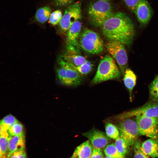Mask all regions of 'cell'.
Listing matches in <instances>:
<instances>
[{
    "label": "cell",
    "instance_id": "36",
    "mask_svg": "<svg viewBox=\"0 0 158 158\" xmlns=\"http://www.w3.org/2000/svg\"><path fill=\"white\" fill-rule=\"evenodd\" d=\"M1 128L0 127V137L1 136Z\"/></svg>",
    "mask_w": 158,
    "mask_h": 158
},
{
    "label": "cell",
    "instance_id": "20",
    "mask_svg": "<svg viewBox=\"0 0 158 158\" xmlns=\"http://www.w3.org/2000/svg\"><path fill=\"white\" fill-rule=\"evenodd\" d=\"M51 9L47 6H44L38 9L35 13V20L41 23H44L49 19Z\"/></svg>",
    "mask_w": 158,
    "mask_h": 158
},
{
    "label": "cell",
    "instance_id": "33",
    "mask_svg": "<svg viewBox=\"0 0 158 158\" xmlns=\"http://www.w3.org/2000/svg\"><path fill=\"white\" fill-rule=\"evenodd\" d=\"M73 0H53L56 6L59 7L65 6L70 4Z\"/></svg>",
    "mask_w": 158,
    "mask_h": 158
},
{
    "label": "cell",
    "instance_id": "12",
    "mask_svg": "<svg viewBox=\"0 0 158 158\" xmlns=\"http://www.w3.org/2000/svg\"><path fill=\"white\" fill-rule=\"evenodd\" d=\"M83 135L89 139L94 148L102 149L110 141V138L105 133L95 128L83 133Z\"/></svg>",
    "mask_w": 158,
    "mask_h": 158
},
{
    "label": "cell",
    "instance_id": "34",
    "mask_svg": "<svg viewBox=\"0 0 158 158\" xmlns=\"http://www.w3.org/2000/svg\"><path fill=\"white\" fill-rule=\"evenodd\" d=\"M90 158H104L102 149L94 148Z\"/></svg>",
    "mask_w": 158,
    "mask_h": 158
},
{
    "label": "cell",
    "instance_id": "32",
    "mask_svg": "<svg viewBox=\"0 0 158 158\" xmlns=\"http://www.w3.org/2000/svg\"><path fill=\"white\" fill-rule=\"evenodd\" d=\"M127 7L133 12L140 0H122Z\"/></svg>",
    "mask_w": 158,
    "mask_h": 158
},
{
    "label": "cell",
    "instance_id": "14",
    "mask_svg": "<svg viewBox=\"0 0 158 158\" xmlns=\"http://www.w3.org/2000/svg\"><path fill=\"white\" fill-rule=\"evenodd\" d=\"M141 148L148 156L158 157V139L150 138L145 140L141 144Z\"/></svg>",
    "mask_w": 158,
    "mask_h": 158
},
{
    "label": "cell",
    "instance_id": "1",
    "mask_svg": "<svg viewBox=\"0 0 158 158\" xmlns=\"http://www.w3.org/2000/svg\"><path fill=\"white\" fill-rule=\"evenodd\" d=\"M101 27L103 35L109 41H116L124 45H130L135 36L132 20L123 12L114 13Z\"/></svg>",
    "mask_w": 158,
    "mask_h": 158
},
{
    "label": "cell",
    "instance_id": "31",
    "mask_svg": "<svg viewBox=\"0 0 158 158\" xmlns=\"http://www.w3.org/2000/svg\"><path fill=\"white\" fill-rule=\"evenodd\" d=\"M56 72L58 77L63 85L64 84L66 79V70L63 67L60 66V67L57 69Z\"/></svg>",
    "mask_w": 158,
    "mask_h": 158
},
{
    "label": "cell",
    "instance_id": "19",
    "mask_svg": "<svg viewBox=\"0 0 158 158\" xmlns=\"http://www.w3.org/2000/svg\"><path fill=\"white\" fill-rule=\"evenodd\" d=\"M11 137L6 131L1 130L0 137V152L2 158H6L9 142Z\"/></svg>",
    "mask_w": 158,
    "mask_h": 158
},
{
    "label": "cell",
    "instance_id": "38",
    "mask_svg": "<svg viewBox=\"0 0 158 158\" xmlns=\"http://www.w3.org/2000/svg\"><path fill=\"white\" fill-rule=\"evenodd\" d=\"M123 158V157H116V158Z\"/></svg>",
    "mask_w": 158,
    "mask_h": 158
},
{
    "label": "cell",
    "instance_id": "8",
    "mask_svg": "<svg viewBox=\"0 0 158 158\" xmlns=\"http://www.w3.org/2000/svg\"><path fill=\"white\" fill-rule=\"evenodd\" d=\"M81 15L80 3L76 2L68 6L65 10L59 24L61 32L66 33L73 23L81 18Z\"/></svg>",
    "mask_w": 158,
    "mask_h": 158
},
{
    "label": "cell",
    "instance_id": "29",
    "mask_svg": "<svg viewBox=\"0 0 158 158\" xmlns=\"http://www.w3.org/2000/svg\"><path fill=\"white\" fill-rule=\"evenodd\" d=\"M134 156L133 158H149L141 148V144L139 141H137L134 144Z\"/></svg>",
    "mask_w": 158,
    "mask_h": 158
},
{
    "label": "cell",
    "instance_id": "22",
    "mask_svg": "<svg viewBox=\"0 0 158 158\" xmlns=\"http://www.w3.org/2000/svg\"><path fill=\"white\" fill-rule=\"evenodd\" d=\"M18 121L14 116L9 114L0 120V127L1 130L8 131L14 124Z\"/></svg>",
    "mask_w": 158,
    "mask_h": 158
},
{
    "label": "cell",
    "instance_id": "37",
    "mask_svg": "<svg viewBox=\"0 0 158 158\" xmlns=\"http://www.w3.org/2000/svg\"><path fill=\"white\" fill-rule=\"evenodd\" d=\"M0 158H2V156L1 154V153L0 152Z\"/></svg>",
    "mask_w": 158,
    "mask_h": 158
},
{
    "label": "cell",
    "instance_id": "25",
    "mask_svg": "<svg viewBox=\"0 0 158 158\" xmlns=\"http://www.w3.org/2000/svg\"><path fill=\"white\" fill-rule=\"evenodd\" d=\"M7 132L11 137L24 134L23 126L19 121L14 124Z\"/></svg>",
    "mask_w": 158,
    "mask_h": 158
},
{
    "label": "cell",
    "instance_id": "3",
    "mask_svg": "<svg viewBox=\"0 0 158 158\" xmlns=\"http://www.w3.org/2000/svg\"><path fill=\"white\" fill-rule=\"evenodd\" d=\"M78 43L81 49L91 54L100 53L103 49V41L98 34L87 28L80 34Z\"/></svg>",
    "mask_w": 158,
    "mask_h": 158
},
{
    "label": "cell",
    "instance_id": "35",
    "mask_svg": "<svg viewBox=\"0 0 158 158\" xmlns=\"http://www.w3.org/2000/svg\"><path fill=\"white\" fill-rule=\"evenodd\" d=\"M104 158H115L112 157L110 156H107Z\"/></svg>",
    "mask_w": 158,
    "mask_h": 158
},
{
    "label": "cell",
    "instance_id": "9",
    "mask_svg": "<svg viewBox=\"0 0 158 158\" xmlns=\"http://www.w3.org/2000/svg\"><path fill=\"white\" fill-rule=\"evenodd\" d=\"M139 116L150 117H158V102H149L137 109L119 114L117 117L122 119Z\"/></svg>",
    "mask_w": 158,
    "mask_h": 158
},
{
    "label": "cell",
    "instance_id": "5",
    "mask_svg": "<svg viewBox=\"0 0 158 158\" xmlns=\"http://www.w3.org/2000/svg\"><path fill=\"white\" fill-rule=\"evenodd\" d=\"M121 119L118 127L120 137L125 140L128 147L133 145L140 135L137 122L130 118Z\"/></svg>",
    "mask_w": 158,
    "mask_h": 158
},
{
    "label": "cell",
    "instance_id": "26",
    "mask_svg": "<svg viewBox=\"0 0 158 158\" xmlns=\"http://www.w3.org/2000/svg\"><path fill=\"white\" fill-rule=\"evenodd\" d=\"M61 11L57 10L51 13L49 18V22L53 25L59 24L62 17Z\"/></svg>",
    "mask_w": 158,
    "mask_h": 158
},
{
    "label": "cell",
    "instance_id": "23",
    "mask_svg": "<svg viewBox=\"0 0 158 158\" xmlns=\"http://www.w3.org/2000/svg\"><path fill=\"white\" fill-rule=\"evenodd\" d=\"M106 134L109 138L116 139L119 137L120 133L118 128L114 125L106 123L105 125Z\"/></svg>",
    "mask_w": 158,
    "mask_h": 158
},
{
    "label": "cell",
    "instance_id": "28",
    "mask_svg": "<svg viewBox=\"0 0 158 158\" xmlns=\"http://www.w3.org/2000/svg\"><path fill=\"white\" fill-rule=\"evenodd\" d=\"M75 67L81 75H85L90 73L91 71L92 65L90 61L87 60L80 66Z\"/></svg>",
    "mask_w": 158,
    "mask_h": 158
},
{
    "label": "cell",
    "instance_id": "2",
    "mask_svg": "<svg viewBox=\"0 0 158 158\" xmlns=\"http://www.w3.org/2000/svg\"><path fill=\"white\" fill-rule=\"evenodd\" d=\"M119 68L112 57L107 55H105L100 60L91 83L96 84L109 80L119 78L122 73Z\"/></svg>",
    "mask_w": 158,
    "mask_h": 158
},
{
    "label": "cell",
    "instance_id": "7",
    "mask_svg": "<svg viewBox=\"0 0 158 158\" xmlns=\"http://www.w3.org/2000/svg\"><path fill=\"white\" fill-rule=\"evenodd\" d=\"M140 135L158 139V117H135Z\"/></svg>",
    "mask_w": 158,
    "mask_h": 158
},
{
    "label": "cell",
    "instance_id": "6",
    "mask_svg": "<svg viewBox=\"0 0 158 158\" xmlns=\"http://www.w3.org/2000/svg\"><path fill=\"white\" fill-rule=\"evenodd\" d=\"M107 51L118 64L122 74L127 69L128 57L124 45L116 41L109 40L106 45Z\"/></svg>",
    "mask_w": 158,
    "mask_h": 158
},
{
    "label": "cell",
    "instance_id": "24",
    "mask_svg": "<svg viewBox=\"0 0 158 158\" xmlns=\"http://www.w3.org/2000/svg\"><path fill=\"white\" fill-rule=\"evenodd\" d=\"M114 144L121 157H125L127 153L129 147L126 142L119 137L116 139Z\"/></svg>",
    "mask_w": 158,
    "mask_h": 158
},
{
    "label": "cell",
    "instance_id": "10",
    "mask_svg": "<svg viewBox=\"0 0 158 158\" xmlns=\"http://www.w3.org/2000/svg\"><path fill=\"white\" fill-rule=\"evenodd\" d=\"M58 63L60 66L63 67L66 70V79L64 85L76 86L81 84L82 81L81 75L74 66L60 56L58 59Z\"/></svg>",
    "mask_w": 158,
    "mask_h": 158
},
{
    "label": "cell",
    "instance_id": "11",
    "mask_svg": "<svg viewBox=\"0 0 158 158\" xmlns=\"http://www.w3.org/2000/svg\"><path fill=\"white\" fill-rule=\"evenodd\" d=\"M81 28V23L78 20L73 23L66 32V51L80 50L78 40Z\"/></svg>",
    "mask_w": 158,
    "mask_h": 158
},
{
    "label": "cell",
    "instance_id": "27",
    "mask_svg": "<svg viewBox=\"0 0 158 158\" xmlns=\"http://www.w3.org/2000/svg\"><path fill=\"white\" fill-rule=\"evenodd\" d=\"M104 152L107 156H110L115 158L121 157L115 145L112 144L107 145L104 150Z\"/></svg>",
    "mask_w": 158,
    "mask_h": 158
},
{
    "label": "cell",
    "instance_id": "39",
    "mask_svg": "<svg viewBox=\"0 0 158 158\" xmlns=\"http://www.w3.org/2000/svg\"><path fill=\"white\" fill-rule=\"evenodd\" d=\"M103 0V1H107L108 0Z\"/></svg>",
    "mask_w": 158,
    "mask_h": 158
},
{
    "label": "cell",
    "instance_id": "17",
    "mask_svg": "<svg viewBox=\"0 0 158 158\" xmlns=\"http://www.w3.org/2000/svg\"><path fill=\"white\" fill-rule=\"evenodd\" d=\"M59 56L75 67L80 66L87 61L86 58L79 52L66 51Z\"/></svg>",
    "mask_w": 158,
    "mask_h": 158
},
{
    "label": "cell",
    "instance_id": "13",
    "mask_svg": "<svg viewBox=\"0 0 158 158\" xmlns=\"http://www.w3.org/2000/svg\"><path fill=\"white\" fill-rule=\"evenodd\" d=\"M133 12L139 23L142 26L148 23L152 15L151 7L147 0H140Z\"/></svg>",
    "mask_w": 158,
    "mask_h": 158
},
{
    "label": "cell",
    "instance_id": "21",
    "mask_svg": "<svg viewBox=\"0 0 158 158\" xmlns=\"http://www.w3.org/2000/svg\"><path fill=\"white\" fill-rule=\"evenodd\" d=\"M149 101L158 102V76H156L149 86Z\"/></svg>",
    "mask_w": 158,
    "mask_h": 158
},
{
    "label": "cell",
    "instance_id": "30",
    "mask_svg": "<svg viewBox=\"0 0 158 158\" xmlns=\"http://www.w3.org/2000/svg\"><path fill=\"white\" fill-rule=\"evenodd\" d=\"M7 158H27V156L25 149L15 151Z\"/></svg>",
    "mask_w": 158,
    "mask_h": 158
},
{
    "label": "cell",
    "instance_id": "4",
    "mask_svg": "<svg viewBox=\"0 0 158 158\" xmlns=\"http://www.w3.org/2000/svg\"><path fill=\"white\" fill-rule=\"evenodd\" d=\"M113 13L110 5L105 1L99 0L93 3L88 9L89 16L93 23L100 27Z\"/></svg>",
    "mask_w": 158,
    "mask_h": 158
},
{
    "label": "cell",
    "instance_id": "16",
    "mask_svg": "<svg viewBox=\"0 0 158 158\" xmlns=\"http://www.w3.org/2000/svg\"><path fill=\"white\" fill-rule=\"evenodd\" d=\"M93 150L90 140H87L76 148L71 158H90Z\"/></svg>",
    "mask_w": 158,
    "mask_h": 158
},
{
    "label": "cell",
    "instance_id": "18",
    "mask_svg": "<svg viewBox=\"0 0 158 158\" xmlns=\"http://www.w3.org/2000/svg\"><path fill=\"white\" fill-rule=\"evenodd\" d=\"M136 80V76L133 71L130 69H126L124 74L123 81L129 92L130 100L132 99V92L135 85Z\"/></svg>",
    "mask_w": 158,
    "mask_h": 158
},
{
    "label": "cell",
    "instance_id": "15",
    "mask_svg": "<svg viewBox=\"0 0 158 158\" xmlns=\"http://www.w3.org/2000/svg\"><path fill=\"white\" fill-rule=\"evenodd\" d=\"M25 134L11 137L8 145L7 157L15 151L25 149Z\"/></svg>",
    "mask_w": 158,
    "mask_h": 158
}]
</instances>
